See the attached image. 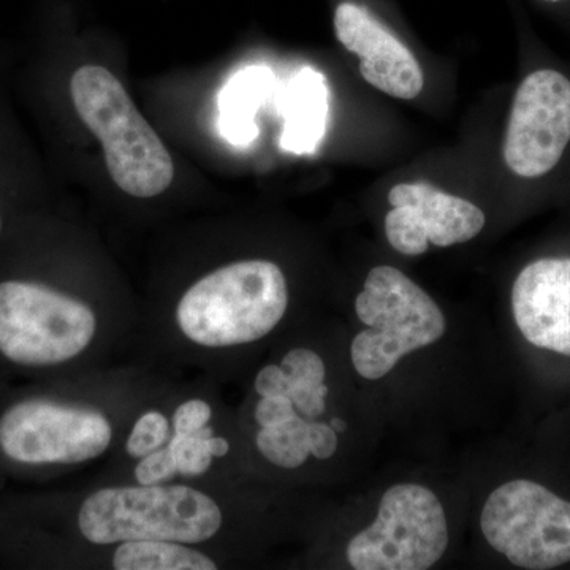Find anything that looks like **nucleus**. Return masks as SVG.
Instances as JSON below:
<instances>
[{
    "label": "nucleus",
    "mask_w": 570,
    "mask_h": 570,
    "mask_svg": "<svg viewBox=\"0 0 570 570\" xmlns=\"http://www.w3.org/2000/svg\"><path fill=\"white\" fill-rule=\"evenodd\" d=\"M288 306L283 269L266 261L236 262L202 277L176 309L187 340L204 347H234L262 340Z\"/></svg>",
    "instance_id": "nucleus-1"
},
{
    "label": "nucleus",
    "mask_w": 570,
    "mask_h": 570,
    "mask_svg": "<svg viewBox=\"0 0 570 570\" xmlns=\"http://www.w3.org/2000/svg\"><path fill=\"white\" fill-rule=\"evenodd\" d=\"M70 92L81 121L102 141L119 189L138 198L165 193L175 178L174 160L121 81L105 67L85 66L75 71Z\"/></svg>",
    "instance_id": "nucleus-2"
},
{
    "label": "nucleus",
    "mask_w": 570,
    "mask_h": 570,
    "mask_svg": "<svg viewBox=\"0 0 570 570\" xmlns=\"http://www.w3.org/2000/svg\"><path fill=\"white\" fill-rule=\"evenodd\" d=\"M78 527L97 546L127 540L198 543L219 532L223 512L213 498L189 487H116L82 502Z\"/></svg>",
    "instance_id": "nucleus-3"
},
{
    "label": "nucleus",
    "mask_w": 570,
    "mask_h": 570,
    "mask_svg": "<svg viewBox=\"0 0 570 570\" xmlns=\"http://www.w3.org/2000/svg\"><path fill=\"white\" fill-rule=\"evenodd\" d=\"M355 313L366 330L352 341V363L367 381L387 376L403 356L433 346L448 332L438 303L393 266H376L367 273L365 287L355 298Z\"/></svg>",
    "instance_id": "nucleus-4"
},
{
    "label": "nucleus",
    "mask_w": 570,
    "mask_h": 570,
    "mask_svg": "<svg viewBox=\"0 0 570 570\" xmlns=\"http://www.w3.org/2000/svg\"><path fill=\"white\" fill-rule=\"evenodd\" d=\"M96 330V314L78 299L39 284H0V352L18 365L69 362L89 347Z\"/></svg>",
    "instance_id": "nucleus-5"
},
{
    "label": "nucleus",
    "mask_w": 570,
    "mask_h": 570,
    "mask_svg": "<svg viewBox=\"0 0 570 570\" xmlns=\"http://www.w3.org/2000/svg\"><path fill=\"white\" fill-rule=\"evenodd\" d=\"M449 524L436 494L419 483H397L381 499L376 520L351 539L355 570H426L449 547Z\"/></svg>",
    "instance_id": "nucleus-6"
},
{
    "label": "nucleus",
    "mask_w": 570,
    "mask_h": 570,
    "mask_svg": "<svg viewBox=\"0 0 570 570\" xmlns=\"http://www.w3.org/2000/svg\"><path fill=\"white\" fill-rule=\"evenodd\" d=\"M480 528L510 564L549 570L570 562V502L532 480H510L487 499Z\"/></svg>",
    "instance_id": "nucleus-7"
},
{
    "label": "nucleus",
    "mask_w": 570,
    "mask_h": 570,
    "mask_svg": "<svg viewBox=\"0 0 570 570\" xmlns=\"http://www.w3.org/2000/svg\"><path fill=\"white\" fill-rule=\"evenodd\" d=\"M112 430L100 412L51 401H22L0 419V449L24 464L82 463L110 448Z\"/></svg>",
    "instance_id": "nucleus-8"
},
{
    "label": "nucleus",
    "mask_w": 570,
    "mask_h": 570,
    "mask_svg": "<svg viewBox=\"0 0 570 570\" xmlns=\"http://www.w3.org/2000/svg\"><path fill=\"white\" fill-rule=\"evenodd\" d=\"M570 141V80L538 70L521 82L510 111L504 160L513 174L539 178L560 163Z\"/></svg>",
    "instance_id": "nucleus-9"
},
{
    "label": "nucleus",
    "mask_w": 570,
    "mask_h": 570,
    "mask_svg": "<svg viewBox=\"0 0 570 570\" xmlns=\"http://www.w3.org/2000/svg\"><path fill=\"white\" fill-rule=\"evenodd\" d=\"M392 212L385 235L396 253L417 257L430 245L450 247L475 238L485 227V214L464 198L426 183H403L389 194Z\"/></svg>",
    "instance_id": "nucleus-10"
},
{
    "label": "nucleus",
    "mask_w": 570,
    "mask_h": 570,
    "mask_svg": "<svg viewBox=\"0 0 570 570\" xmlns=\"http://www.w3.org/2000/svg\"><path fill=\"white\" fill-rule=\"evenodd\" d=\"M335 32L341 45L358 56L360 73L379 91L403 100L422 92L425 80L417 59L365 7L340 3Z\"/></svg>",
    "instance_id": "nucleus-11"
},
{
    "label": "nucleus",
    "mask_w": 570,
    "mask_h": 570,
    "mask_svg": "<svg viewBox=\"0 0 570 570\" xmlns=\"http://www.w3.org/2000/svg\"><path fill=\"white\" fill-rule=\"evenodd\" d=\"M512 311L532 346L570 356V258L524 266L513 283Z\"/></svg>",
    "instance_id": "nucleus-12"
},
{
    "label": "nucleus",
    "mask_w": 570,
    "mask_h": 570,
    "mask_svg": "<svg viewBox=\"0 0 570 570\" xmlns=\"http://www.w3.org/2000/svg\"><path fill=\"white\" fill-rule=\"evenodd\" d=\"M284 129L279 145L284 151L313 154L324 140L330 112V92L325 77L303 69L285 89Z\"/></svg>",
    "instance_id": "nucleus-13"
},
{
    "label": "nucleus",
    "mask_w": 570,
    "mask_h": 570,
    "mask_svg": "<svg viewBox=\"0 0 570 570\" xmlns=\"http://www.w3.org/2000/svg\"><path fill=\"white\" fill-rule=\"evenodd\" d=\"M275 75L265 66L239 70L219 94V129L235 146L250 145L258 137L255 116L272 96Z\"/></svg>",
    "instance_id": "nucleus-14"
},
{
    "label": "nucleus",
    "mask_w": 570,
    "mask_h": 570,
    "mask_svg": "<svg viewBox=\"0 0 570 570\" xmlns=\"http://www.w3.org/2000/svg\"><path fill=\"white\" fill-rule=\"evenodd\" d=\"M116 570H214L216 562L202 551L174 540H127L112 554Z\"/></svg>",
    "instance_id": "nucleus-15"
},
{
    "label": "nucleus",
    "mask_w": 570,
    "mask_h": 570,
    "mask_svg": "<svg viewBox=\"0 0 570 570\" xmlns=\"http://www.w3.org/2000/svg\"><path fill=\"white\" fill-rule=\"evenodd\" d=\"M258 452L269 463L283 469H296L311 455L307 444V422L302 415L275 428H262L255 439Z\"/></svg>",
    "instance_id": "nucleus-16"
},
{
    "label": "nucleus",
    "mask_w": 570,
    "mask_h": 570,
    "mask_svg": "<svg viewBox=\"0 0 570 570\" xmlns=\"http://www.w3.org/2000/svg\"><path fill=\"white\" fill-rule=\"evenodd\" d=\"M214 436L212 428H204L200 433L181 436L175 434L168 449L174 455L178 474L184 478H197L205 474L213 463V453L209 450L208 439Z\"/></svg>",
    "instance_id": "nucleus-17"
},
{
    "label": "nucleus",
    "mask_w": 570,
    "mask_h": 570,
    "mask_svg": "<svg viewBox=\"0 0 570 570\" xmlns=\"http://www.w3.org/2000/svg\"><path fill=\"white\" fill-rule=\"evenodd\" d=\"M168 436H170L168 420L160 412H146L137 420L132 433L127 439V453L134 459H142L154 450L163 449Z\"/></svg>",
    "instance_id": "nucleus-18"
},
{
    "label": "nucleus",
    "mask_w": 570,
    "mask_h": 570,
    "mask_svg": "<svg viewBox=\"0 0 570 570\" xmlns=\"http://www.w3.org/2000/svg\"><path fill=\"white\" fill-rule=\"evenodd\" d=\"M281 367L291 381H305L311 384H324L326 367L322 356L311 348H294L285 354Z\"/></svg>",
    "instance_id": "nucleus-19"
},
{
    "label": "nucleus",
    "mask_w": 570,
    "mask_h": 570,
    "mask_svg": "<svg viewBox=\"0 0 570 570\" xmlns=\"http://www.w3.org/2000/svg\"><path fill=\"white\" fill-rule=\"evenodd\" d=\"M140 460L138 466L135 468V478L140 485H163L178 474L174 455L168 448L154 450Z\"/></svg>",
    "instance_id": "nucleus-20"
},
{
    "label": "nucleus",
    "mask_w": 570,
    "mask_h": 570,
    "mask_svg": "<svg viewBox=\"0 0 570 570\" xmlns=\"http://www.w3.org/2000/svg\"><path fill=\"white\" fill-rule=\"evenodd\" d=\"M213 409L204 400H190L176 409L174 417L175 434L190 436V434L200 433L209 420H212Z\"/></svg>",
    "instance_id": "nucleus-21"
},
{
    "label": "nucleus",
    "mask_w": 570,
    "mask_h": 570,
    "mask_svg": "<svg viewBox=\"0 0 570 570\" xmlns=\"http://www.w3.org/2000/svg\"><path fill=\"white\" fill-rule=\"evenodd\" d=\"M295 406L288 397L266 396L258 401L255 407V420L262 428H275L283 425L295 417Z\"/></svg>",
    "instance_id": "nucleus-22"
},
{
    "label": "nucleus",
    "mask_w": 570,
    "mask_h": 570,
    "mask_svg": "<svg viewBox=\"0 0 570 570\" xmlns=\"http://www.w3.org/2000/svg\"><path fill=\"white\" fill-rule=\"evenodd\" d=\"M307 444L311 455L330 460L337 450V433L330 423L307 422Z\"/></svg>",
    "instance_id": "nucleus-23"
},
{
    "label": "nucleus",
    "mask_w": 570,
    "mask_h": 570,
    "mask_svg": "<svg viewBox=\"0 0 570 570\" xmlns=\"http://www.w3.org/2000/svg\"><path fill=\"white\" fill-rule=\"evenodd\" d=\"M255 392L262 397L285 396L291 392V379L283 367L277 365L265 366L255 377Z\"/></svg>",
    "instance_id": "nucleus-24"
},
{
    "label": "nucleus",
    "mask_w": 570,
    "mask_h": 570,
    "mask_svg": "<svg viewBox=\"0 0 570 570\" xmlns=\"http://www.w3.org/2000/svg\"><path fill=\"white\" fill-rule=\"evenodd\" d=\"M209 450H212L214 459H223L227 455L230 445L224 438L212 436L208 439Z\"/></svg>",
    "instance_id": "nucleus-25"
},
{
    "label": "nucleus",
    "mask_w": 570,
    "mask_h": 570,
    "mask_svg": "<svg viewBox=\"0 0 570 570\" xmlns=\"http://www.w3.org/2000/svg\"><path fill=\"white\" fill-rule=\"evenodd\" d=\"M330 426H332L336 433H344V431L347 430V422L346 420L335 417L330 422Z\"/></svg>",
    "instance_id": "nucleus-26"
},
{
    "label": "nucleus",
    "mask_w": 570,
    "mask_h": 570,
    "mask_svg": "<svg viewBox=\"0 0 570 570\" xmlns=\"http://www.w3.org/2000/svg\"><path fill=\"white\" fill-rule=\"evenodd\" d=\"M547 2H561V0H547Z\"/></svg>",
    "instance_id": "nucleus-27"
},
{
    "label": "nucleus",
    "mask_w": 570,
    "mask_h": 570,
    "mask_svg": "<svg viewBox=\"0 0 570 570\" xmlns=\"http://www.w3.org/2000/svg\"><path fill=\"white\" fill-rule=\"evenodd\" d=\"M0 228H2V223H0Z\"/></svg>",
    "instance_id": "nucleus-28"
}]
</instances>
